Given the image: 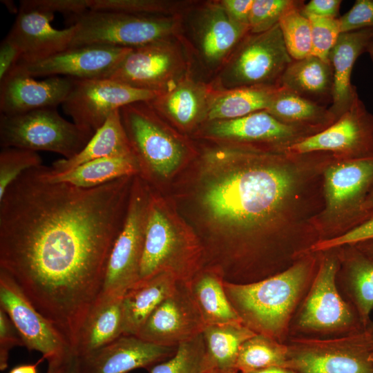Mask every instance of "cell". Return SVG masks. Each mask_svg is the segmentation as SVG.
<instances>
[{
    "mask_svg": "<svg viewBox=\"0 0 373 373\" xmlns=\"http://www.w3.org/2000/svg\"><path fill=\"white\" fill-rule=\"evenodd\" d=\"M21 174L0 200V270L75 351L101 294L134 176L84 189Z\"/></svg>",
    "mask_w": 373,
    "mask_h": 373,
    "instance_id": "cell-1",
    "label": "cell"
},
{
    "mask_svg": "<svg viewBox=\"0 0 373 373\" xmlns=\"http://www.w3.org/2000/svg\"><path fill=\"white\" fill-rule=\"evenodd\" d=\"M332 154L240 146L206 152L200 201L218 236L204 248L224 280L254 283L278 274L319 240L314 198Z\"/></svg>",
    "mask_w": 373,
    "mask_h": 373,
    "instance_id": "cell-2",
    "label": "cell"
},
{
    "mask_svg": "<svg viewBox=\"0 0 373 373\" xmlns=\"http://www.w3.org/2000/svg\"><path fill=\"white\" fill-rule=\"evenodd\" d=\"M321 253H309L288 269L254 283L224 281L226 294L242 323L256 334L280 343L317 272Z\"/></svg>",
    "mask_w": 373,
    "mask_h": 373,
    "instance_id": "cell-3",
    "label": "cell"
},
{
    "mask_svg": "<svg viewBox=\"0 0 373 373\" xmlns=\"http://www.w3.org/2000/svg\"><path fill=\"white\" fill-rule=\"evenodd\" d=\"M320 253L317 272L291 322L289 338L332 339L364 328L358 313L337 287L340 262L336 249Z\"/></svg>",
    "mask_w": 373,
    "mask_h": 373,
    "instance_id": "cell-4",
    "label": "cell"
},
{
    "mask_svg": "<svg viewBox=\"0 0 373 373\" xmlns=\"http://www.w3.org/2000/svg\"><path fill=\"white\" fill-rule=\"evenodd\" d=\"M373 188V157H335L323 173V206L314 219L320 240L336 237L368 220L365 202Z\"/></svg>",
    "mask_w": 373,
    "mask_h": 373,
    "instance_id": "cell-5",
    "label": "cell"
},
{
    "mask_svg": "<svg viewBox=\"0 0 373 373\" xmlns=\"http://www.w3.org/2000/svg\"><path fill=\"white\" fill-rule=\"evenodd\" d=\"M203 265L202 244L174 225L160 199L151 191L139 281L166 272L188 283Z\"/></svg>",
    "mask_w": 373,
    "mask_h": 373,
    "instance_id": "cell-6",
    "label": "cell"
},
{
    "mask_svg": "<svg viewBox=\"0 0 373 373\" xmlns=\"http://www.w3.org/2000/svg\"><path fill=\"white\" fill-rule=\"evenodd\" d=\"M75 32L70 46L106 45L135 48L168 40L177 33L176 16L142 15L88 10L71 17Z\"/></svg>",
    "mask_w": 373,
    "mask_h": 373,
    "instance_id": "cell-7",
    "label": "cell"
},
{
    "mask_svg": "<svg viewBox=\"0 0 373 373\" xmlns=\"http://www.w3.org/2000/svg\"><path fill=\"white\" fill-rule=\"evenodd\" d=\"M94 132L64 119L55 108L17 115L0 114V145L46 151L69 159L79 153Z\"/></svg>",
    "mask_w": 373,
    "mask_h": 373,
    "instance_id": "cell-8",
    "label": "cell"
},
{
    "mask_svg": "<svg viewBox=\"0 0 373 373\" xmlns=\"http://www.w3.org/2000/svg\"><path fill=\"white\" fill-rule=\"evenodd\" d=\"M292 60L278 23L262 33L249 32L226 61L218 82L224 89L280 86Z\"/></svg>",
    "mask_w": 373,
    "mask_h": 373,
    "instance_id": "cell-9",
    "label": "cell"
},
{
    "mask_svg": "<svg viewBox=\"0 0 373 373\" xmlns=\"http://www.w3.org/2000/svg\"><path fill=\"white\" fill-rule=\"evenodd\" d=\"M119 113L140 173L150 178H168L184 158L182 143L169 133L149 102L127 105Z\"/></svg>",
    "mask_w": 373,
    "mask_h": 373,
    "instance_id": "cell-10",
    "label": "cell"
},
{
    "mask_svg": "<svg viewBox=\"0 0 373 373\" xmlns=\"http://www.w3.org/2000/svg\"><path fill=\"white\" fill-rule=\"evenodd\" d=\"M151 190L134 176L123 227L115 242L99 296H123L140 280Z\"/></svg>",
    "mask_w": 373,
    "mask_h": 373,
    "instance_id": "cell-11",
    "label": "cell"
},
{
    "mask_svg": "<svg viewBox=\"0 0 373 373\" xmlns=\"http://www.w3.org/2000/svg\"><path fill=\"white\" fill-rule=\"evenodd\" d=\"M160 94L110 78L75 79L73 89L61 106L73 122L95 133L115 111L133 103L150 102Z\"/></svg>",
    "mask_w": 373,
    "mask_h": 373,
    "instance_id": "cell-12",
    "label": "cell"
},
{
    "mask_svg": "<svg viewBox=\"0 0 373 373\" xmlns=\"http://www.w3.org/2000/svg\"><path fill=\"white\" fill-rule=\"evenodd\" d=\"M285 152H325L343 159L373 157V115L358 97L332 124L294 144Z\"/></svg>",
    "mask_w": 373,
    "mask_h": 373,
    "instance_id": "cell-13",
    "label": "cell"
},
{
    "mask_svg": "<svg viewBox=\"0 0 373 373\" xmlns=\"http://www.w3.org/2000/svg\"><path fill=\"white\" fill-rule=\"evenodd\" d=\"M0 308L9 316L29 351L48 361L73 352L69 344L32 304L12 278L0 270Z\"/></svg>",
    "mask_w": 373,
    "mask_h": 373,
    "instance_id": "cell-14",
    "label": "cell"
},
{
    "mask_svg": "<svg viewBox=\"0 0 373 373\" xmlns=\"http://www.w3.org/2000/svg\"><path fill=\"white\" fill-rule=\"evenodd\" d=\"M185 69L180 49L168 39L132 48L108 78L162 93L184 75Z\"/></svg>",
    "mask_w": 373,
    "mask_h": 373,
    "instance_id": "cell-15",
    "label": "cell"
},
{
    "mask_svg": "<svg viewBox=\"0 0 373 373\" xmlns=\"http://www.w3.org/2000/svg\"><path fill=\"white\" fill-rule=\"evenodd\" d=\"M205 132L210 137L240 144L237 146L270 151H285L318 133L285 124L266 110L232 119L209 121Z\"/></svg>",
    "mask_w": 373,
    "mask_h": 373,
    "instance_id": "cell-16",
    "label": "cell"
},
{
    "mask_svg": "<svg viewBox=\"0 0 373 373\" xmlns=\"http://www.w3.org/2000/svg\"><path fill=\"white\" fill-rule=\"evenodd\" d=\"M287 367L299 373H373L372 353L345 343L340 338H291Z\"/></svg>",
    "mask_w": 373,
    "mask_h": 373,
    "instance_id": "cell-17",
    "label": "cell"
},
{
    "mask_svg": "<svg viewBox=\"0 0 373 373\" xmlns=\"http://www.w3.org/2000/svg\"><path fill=\"white\" fill-rule=\"evenodd\" d=\"M187 283L175 289L151 314L136 336L162 346L176 347L201 334L205 327Z\"/></svg>",
    "mask_w": 373,
    "mask_h": 373,
    "instance_id": "cell-18",
    "label": "cell"
},
{
    "mask_svg": "<svg viewBox=\"0 0 373 373\" xmlns=\"http://www.w3.org/2000/svg\"><path fill=\"white\" fill-rule=\"evenodd\" d=\"M132 48L106 45L73 46L41 61L15 67L33 77L108 78Z\"/></svg>",
    "mask_w": 373,
    "mask_h": 373,
    "instance_id": "cell-19",
    "label": "cell"
},
{
    "mask_svg": "<svg viewBox=\"0 0 373 373\" xmlns=\"http://www.w3.org/2000/svg\"><path fill=\"white\" fill-rule=\"evenodd\" d=\"M177 347L162 346L137 336L122 335L109 344L78 356L79 373H127L171 357Z\"/></svg>",
    "mask_w": 373,
    "mask_h": 373,
    "instance_id": "cell-20",
    "label": "cell"
},
{
    "mask_svg": "<svg viewBox=\"0 0 373 373\" xmlns=\"http://www.w3.org/2000/svg\"><path fill=\"white\" fill-rule=\"evenodd\" d=\"M74 79L54 76L37 80L15 68L0 82L1 114L12 115L55 108L68 97L73 89Z\"/></svg>",
    "mask_w": 373,
    "mask_h": 373,
    "instance_id": "cell-21",
    "label": "cell"
},
{
    "mask_svg": "<svg viewBox=\"0 0 373 373\" xmlns=\"http://www.w3.org/2000/svg\"><path fill=\"white\" fill-rule=\"evenodd\" d=\"M54 14L36 10H19L6 37L21 51L19 63L31 64L45 59L70 46L75 26L56 29L51 25Z\"/></svg>",
    "mask_w": 373,
    "mask_h": 373,
    "instance_id": "cell-22",
    "label": "cell"
},
{
    "mask_svg": "<svg viewBox=\"0 0 373 373\" xmlns=\"http://www.w3.org/2000/svg\"><path fill=\"white\" fill-rule=\"evenodd\" d=\"M195 36L200 55L210 66L227 60L249 27L236 23L227 15L219 1L207 3L200 12Z\"/></svg>",
    "mask_w": 373,
    "mask_h": 373,
    "instance_id": "cell-23",
    "label": "cell"
},
{
    "mask_svg": "<svg viewBox=\"0 0 373 373\" xmlns=\"http://www.w3.org/2000/svg\"><path fill=\"white\" fill-rule=\"evenodd\" d=\"M373 35V28L341 33L329 55L333 70L332 101L329 110L338 119L358 97L351 83L357 58L364 52Z\"/></svg>",
    "mask_w": 373,
    "mask_h": 373,
    "instance_id": "cell-24",
    "label": "cell"
},
{
    "mask_svg": "<svg viewBox=\"0 0 373 373\" xmlns=\"http://www.w3.org/2000/svg\"><path fill=\"white\" fill-rule=\"evenodd\" d=\"M213 86L195 80L186 73L166 90L149 102L160 115L186 128L206 119Z\"/></svg>",
    "mask_w": 373,
    "mask_h": 373,
    "instance_id": "cell-25",
    "label": "cell"
},
{
    "mask_svg": "<svg viewBox=\"0 0 373 373\" xmlns=\"http://www.w3.org/2000/svg\"><path fill=\"white\" fill-rule=\"evenodd\" d=\"M336 251L340 262L337 287L355 309L365 327L371 321L373 310V258L355 245H345Z\"/></svg>",
    "mask_w": 373,
    "mask_h": 373,
    "instance_id": "cell-26",
    "label": "cell"
},
{
    "mask_svg": "<svg viewBox=\"0 0 373 373\" xmlns=\"http://www.w3.org/2000/svg\"><path fill=\"white\" fill-rule=\"evenodd\" d=\"M37 169L45 181L66 183L84 189L97 187L117 179L140 174V166L134 154L96 159L62 172H55L50 166L44 165Z\"/></svg>",
    "mask_w": 373,
    "mask_h": 373,
    "instance_id": "cell-27",
    "label": "cell"
},
{
    "mask_svg": "<svg viewBox=\"0 0 373 373\" xmlns=\"http://www.w3.org/2000/svg\"><path fill=\"white\" fill-rule=\"evenodd\" d=\"M178 280L162 272L140 280L122 297L123 335L137 336L153 310L175 289Z\"/></svg>",
    "mask_w": 373,
    "mask_h": 373,
    "instance_id": "cell-28",
    "label": "cell"
},
{
    "mask_svg": "<svg viewBox=\"0 0 373 373\" xmlns=\"http://www.w3.org/2000/svg\"><path fill=\"white\" fill-rule=\"evenodd\" d=\"M283 86L318 104H332L333 70L329 61L314 55L292 60L280 81Z\"/></svg>",
    "mask_w": 373,
    "mask_h": 373,
    "instance_id": "cell-29",
    "label": "cell"
},
{
    "mask_svg": "<svg viewBox=\"0 0 373 373\" xmlns=\"http://www.w3.org/2000/svg\"><path fill=\"white\" fill-rule=\"evenodd\" d=\"M123 296H99L80 331L75 353L82 356L123 335Z\"/></svg>",
    "mask_w": 373,
    "mask_h": 373,
    "instance_id": "cell-30",
    "label": "cell"
},
{
    "mask_svg": "<svg viewBox=\"0 0 373 373\" xmlns=\"http://www.w3.org/2000/svg\"><path fill=\"white\" fill-rule=\"evenodd\" d=\"M224 280L215 269L203 267L187 283L205 325L242 323L224 290Z\"/></svg>",
    "mask_w": 373,
    "mask_h": 373,
    "instance_id": "cell-31",
    "label": "cell"
},
{
    "mask_svg": "<svg viewBox=\"0 0 373 373\" xmlns=\"http://www.w3.org/2000/svg\"><path fill=\"white\" fill-rule=\"evenodd\" d=\"M131 154L134 153L119 110H117L109 115L79 153L69 159L57 160L50 168L55 172H62L96 159Z\"/></svg>",
    "mask_w": 373,
    "mask_h": 373,
    "instance_id": "cell-32",
    "label": "cell"
},
{
    "mask_svg": "<svg viewBox=\"0 0 373 373\" xmlns=\"http://www.w3.org/2000/svg\"><path fill=\"white\" fill-rule=\"evenodd\" d=\"M280 86L214 89L207 121L232 119L267 110Z\"/></svg>",
    "mask_w": 373,
    "mask_h": 373,
    "instance_id": "cell-33",
    "label": "cell"
},
{
    "mask_svg": "<svg viewBox=\"0 0 373 373\" xmlns=\"http://www.w3.org/2000/svg\"><path fill=\"white\" fill-rule=\"evenodd\" d=\"M279 121L319 132L336 119L325 106L307 99L280 86L266 110Z\"/></svg>",
    "mask_w": 373,
    "mask_h": 373,
    "instance_id": "cell-34",
    "label": "cell"
},
{
    "mask_svg": "<svg viewBox=\"0 0 373 373\" xmlns=\"http://www.w3.org/2000/svg\"><path fill=\"white\" fill-rule=\"evenodd\" d=\"M202 334L214 368L237 372L236 364L243 343L256 334L242 323L206 325Z\"/></svg>",
    "mask_w": 373,
    "mask_h": 373,
    "instance_id": "cell-35",
    "label": "cell"
},
{
    "mask_svg": "<svg viewBox=\"0 0 373 373\" xmlns=\"http://www.w3.org/2000/svg\"><path fill=\"white\" fill-rule=\"evenodd\" d=\"M287 358V343L256 334L242 345L236 370L239 373H244L272 366H286Z\"/></svg>",
    "mask_w": 373,
    "mask_h": 373,
    "instance_id": "cell-36",
    "label": "cell"
},
{
    "mask_svg": "<svg viewBox=\"0 0 373 373\" xmlns=\"http://www.w3.org/2000/svg\"><path fill=\"white\" fill-rule=\"evenodd\" d=\"M213 368L201 333L180 343L171 357L148 370L149 373H209Z\"/></svg>",
    "mask_w": 373,
    "mask_h": 373,
    "instance_id": "cell-37",
    "label": "cell"
},
{
    "mask_svg": "<svg viewBox=\"0 0 373 373\" xmlns=\"http://www.w3.org/2000/svg\"><path fill=\"white\" fill-rule=\"evenodd\" d=\"M303 4L304 1H298L285 12L278 23L286 48L294 60L311 55V26L309 19L301 12Z\"/></svg>",
    "mask_w": 373,
    "mask_h": 373,
    "instance_id": "cell-38",
    "label": "cell"
},
{
    "mask_svg": "<svg viewBox=\"0 0 373 373\" xmlns=\"http://www.w3.org/2000/svg\"><path fill=\"white\" fill-rule=\"evenodd\" d=\"M41 165L42 160L36 151L14 147L2 148L0 152V200L21 174Z\"/></svg>",
    "mask_w": 373,
    "mask_h": 373,
    "instance_id": "cell-39",
    "label": "cell"
},
{
    "mask_svg": "<svg viewBox=\"0 0 373 373\" xmlns=\"http://www.w3.org/2000/svg\"><path fill=\"white\" fill-rule=\"evenodd\" d=\"M88 3L91 10L159 16H168L181 3L160 0H88Z\"/></svg>",
    "mask_w": 373,
    "mask_h": 373,
    "instance_id": "cell-40",
    "label": "cell"
},
{
    "mask_svg": "<svg viewBox=\"0 0 373 373\" xmlns=\"http://www.w3.org/2000/svg\"><path fill=\"white\" fill-rule=\"evenodd\" d=\"M297 0H254L249 17V33L259 34L269 30Z\"/></svg>",
    "mask_w": 373,
    "mask_h": 373,
    "instance_id": "cell-41",
    "label": "cell"
},
{
    "mask_svg": "<svg viewBox=\"0 0 373 373\" xmlns=\"http://www.w3.org/2000/svg\"><path fill=\"white\" fill-rule=\"evenodd\" d=\"M307 18L311 26V55L329 61V53L341 34L339 18Z\"/></svg>",
    "mask_w": 373,
    "mask_h": 373,
    "instance_id": "cell-42",
    "label": "cell"
},
{
    "mask_svg": "<svg viewBox=\"0 0 373 373\" xmlns=\"http://www.w3.org/2000/svg\"><path fill=\"white\" fill-rule=\"evenodd\" d=\"M370 240H373V216L343 234L318 241L309 251L322 252Z\"/></svg>",
    "mask_w": 373,
    "mask_h": 373,
    "instance_id": "cell-43",
    "label": "cell"
},
{
    "mask_svg": "<svg viewBox=\"0 0 373 373\" xmlns=\"http://www.w3.org/2000/svg\"><path fill=\"white\" fill-rule=\"evenodd\" d=\"M89 10L88 0H23L19 10H36L55 14L58 12L70 17L82 14Z\"/></svg>",
    "mask_w": 373,
    "mask_h": 373,
    "instance_id": "cell-44",
    "label": "cell"
},
{
    "mask_svg": "<svg viewBox=\"0 0 373 373\" xmlns=\"http://www.w3.org/2000/svg\"><path fill=\"white\" fill-rule=\"evenodd\" d=\"M339 21L341 33L373 28V0H356Z\"/></svg>",
    "mask_w": 373,
    "mask_h": 373,
    "instance_id": "cell-45",
    "label": "cell"
},
{
    "mask_svg": "<svg viewBox=\"0 0 373 373\" xmlns=\"http://www.w3.org/2000/svg\"><path fill=\"white\" fill-rule=\"evenodd\" d=\"M23 346V342L7 314L0 308V370L8 367L9 353L15 346Z\"/></svg>",
    "mask_w": 373,
    "mask_h": 373,
    "instance_id": "cell-46",
    "label": "cell"
},
{
    "mask_svg": "<svg viewBox=\"0 0 373 373\" xmlns=\"http://www.w3.org/2000/svg\"><path fill=\"white\" fill-rule=\"evenodd\" d=\"M219 2L232 21L249 27L254 0H222Z\"/></svg>",
    "mask_w": 373,
    "mask_h": 373,
    "instance_id": "cell-47",
    "label": "cell"
},
{
    "mask_svg": "<svg viewBox=\"0 0 373 373\" xmlns=\"http://www.w3.org/2000/svg\"><path fill=\"white\" fill-rule=\"evenodd\" d=\"M21 58L19 49L5 37L0 44V82L17 66Z\"/></svg>",
    "mask_w": 373,
    "mask_h": 373,
    "instance_id": "cell-48",
    "label": "cell"
},
{
    "mask_svg": "<svg viewBox=\"0 0 373 373\" xmlns=\"http://www.w3.org/2000/svg\"><path fill=\"white\" fill-rule=\"evenodd\" d=\"M341 0H311L303 4L301 12L305 17L338 18Z\"/></svg>",
    "mask_w": 373,
    "mask_h": 373,
    "instance_id": "cell-49",
    "label": "cell"
},
{
    "mask_svg": "<svg viewBox=\"0 0 373 373\" xmlns=\"http://www.w3.org/2000/svg\"><path fill=\"white\" fill-rule=\"evenodd\" d=\"M340 338L350 346L373 353V321L360 332Z\"/></svg>",
    "mask_w": 373,
    "mask_h": 373,
    "instance_id": "cell-50",
    "label": "cell"
},
{
    "mask_svg": "<svg viewBox=\"0 0 373 373\" xmlns=\"http://www.w3.org/2000/svg\"><path fill=\"white\" fill-rule=\"evenodd\" d=\"M61 373H79L78 356L75 352L68 356Z\"/></svg>",
    "mask_w": 373,
    "mask_h": 373,
    "instance_id": "cell-51",
    "label": "cell"
},
{
    "mask_svg": "<svg viewBox=\"0 0 373 373\" xmlns=\"http://www.w3.org/2000/svg\"><path fill=\"white\" fill-rule=\"evenodd\" d=\"M239 373V372H238ZM244 373H299L293 368L287 366H272Z\"/></svg>",
    "mask_w": 373,
    "mask_h": 373,
    "instance_id": "cell-52",
    "label": "cell"
},
{
    "mask_svg": "<svg viewBox=\"0 0 373 373\" xmlns=\"http://www.w3.org/2000/svg\"><path fill=\"white\" fill-rule=\"evenodd\" d=\"M69 354L64 357H58L48 360V365L46 373H61L64 367L66 359Z\"/></svg>",
    "mask_w": 373,
    "mask_h": 373,
    "instance_id": "cell-53",
    "label": "cell"
},
{
    "mask_svg": "<svg viewBox=\"0 0 373 373\" xmlns=\"http://www.w3.org/2000/svg\"><path fill=\"white\" fill-rule=\"evenodd\" d=\"M44 360L41 357L36 363L18 365L12 368L9 373H37V367Z\"/></svg>",
    "mask_w": 373,
    "mask_h": 373,
    "instance_id": "cell-54",
    "label": "cell"
},
{
    "mask_svg": "<svg viewBox=\"0 0 373 373\" xmlns=\"http://www.w3.org/2000/svg\"><path fill=\"white\" fill-rule=\"evenodd\" d=\"M352 245H355L365 255L373 258V240L363 242Z\"/></svg>",
    "mask_w": 373,
    "mask_h": 373,
    "instance_id": "cell-55",
    "label": "cell"
},
{
    "mask_svg": "<svg viewBox=\"0 0 373 373\" xmlns=\"http://www.w3.org/2000/svg\"><path fill=\"white\" fill-rule=\"evenodd\" d=\"M363 208L367 213L371 217L373 216V188L365 202Z\"/></svg>",
    "mask_w": 373,
    "mask_h": 373,
    "instance_id": "cell-56",
    "label": "cell"
},
{
    "mask_svg": "<svg viewBox=\"0 0 373 373\" xmlns=\"http://www.w3.org/2000/svg\"><path fill=\"white\" fill-rule=\"evenodd\" d=\"M8 8V9L12 12L17 13L19 12V8L11 1H1Z\"/></svg>",
    "mask_w": 373,
    "mask_h": 373,
    "instance_id": "cell-57",
    "label": "cell"
},
{
    "mask_svg": "<svg viewBox=\"0 0 373 373\" xmlns=\"http://www.w3.org/2000/svg\"><path fill=\"white\" fill-rule=\"evenodd\" d=\"M367 52H369L372 61H373V35L370 39V41L369 42V44H368V46H367Z\"/></svg>",
    "mask_w": 373,
    "mask_h": 373,
    "instance_id": "cell-58",
    "label": "cell"
},
{
    "mask_svg": "<svg viewBox=\"0 0 373 373\" xmlns=\"http://www.w3.org/2000/svg\"><path fill=\"white\" fill-rule=\"evenodd\" d=\"M209 373H238V372L225 371L216 368H213Z\"/></svg>",
    "mask_w": 373,
    "mask_h": 373,
    "instance_id": "cell-59",
    "label": "cell"
},
{
    "mask_svg": "<svg viewBox=\"0 0 373 373\" xmlns=\"http://www.w3.org/2000/svg\"><path fill=\"white\" fill-rule=\"evenodd\" d=\"M372 360H373V353H372Z\"/></svg>",
    "mask_w": 373,
    "mask_h": 373,
    "instance_id": "cell-60",
    "label": "cell"
}]
</instances>
